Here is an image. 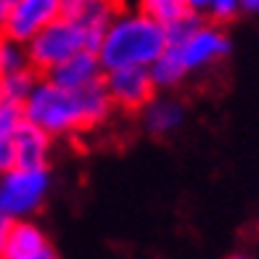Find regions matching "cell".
<instances>
[{
    "label": "cell",
    "instance_id": "cell-8",
    "mask_svg": "<svg viewBox=\"0 0 259 259\" xmlns=\"http://www.w3.org/2000/svg\"><path fill=\"white\" fill-rule=\"evenodd\" d=\"M101 74H103V66H101L98 53L82 51L72 58H66L64 64H58L56 69H51L48 79L64 90H82V88H90L96 82H101L103 79Z\"/></svg>",
    "mask_w": 259,
    "mask_h": 259
},
{
    "label": "cell",
    "instance_id": "cell-24",
    "mask_svg": "<svg viewBox=\"0 0 259 259\" xmlns=\"http://www.w3.org/2000/svg\"><path fill=\"white\" fill-rule=\"evenodd\" d=\"M230 259H249V256H246V254H233Z\"/></svg>",
    "mask_w": 259,
    "mask_h": 259
},
{
    "label": "cell",
    "instance_id": "cell-7",
    "mask_svg": "<svg viewBox=\"0 0 259 259\" xmlns=\"http://www.w3.org/2000/svg\"><path fill=\"white\" fill-rule=\"evenodd\" d=\"M103 85L111 103L124 111L146 109L156 93V85L151 79L148 69H114V72H106Z\"/></svg>",
    "mask_w": 259,
    "mask_h": 259
},
{
    "label": "cell",
    "instance_id": "cell-16",
    "mask_svg": "<svg viewBox=\"0 0 259 259\" xmlns=\"http://www.w3.org/2000/svg\"><path fill=\"white\" fill-rule=\"evenodd\" d=\"M241 14V0H214L209 8V16L214 24H225V21L235 19Z\"/></svg>",
    "mask_w": 259,
    "mask_h": 259
},
{
    "label": "cell",
    "instance_id": "cell-13",
    "mask_svg": "<svg viewBox=\"0 0 259 259\" xmlns=\"http://www.w3.org/2000/svg\"><path fill=\"white\" fill-rule=\"evenodd\" d=\"M140 14L154 19L164 29L172 27L175 21H180L185 14H191L185 6V0H140Z\"/></svg>",
    "mask_w": 259,
    "mask_h": 259
},
{
    "label": "cell",
    "instance_id": "cell-15",
    "mask_svg": "<svg viewBox=\"0 0 259 259\" xmlns=\"http://www.w3.org/2000/svg\"><path fill=\"white\" fill-rule=\"evenodd\" d=\"M27 69H32V64L24 42H16L3 34L0 37V77L19 74V72H27Z\"/></svg>",
    "mask_w": 259,
    "mask_h": 259
},
{
    "label": "cell",
    "instance_id": "cell-18",
    "mask_svg": "<svg viewBox=\"0 0 259 259\" xmlns=\"http://www.w3.org/2000/svg\"><path fill=\"white\" fill-rule=\"evenodd\" d=\"M11 228H14V220L6 217L3 211H0V259H3V249H6V241H8Z\"/></svg>",
    "mask_w": 259,
    "mask_h": 259
},
{
    "label": "cell",
    "instance_id": "cell-3",
    "mask_svg": "<svg viewBox=\"0 0 259 259\" xmlns=\"http://www.w3.org/2000/svg\"><path fill=\"white\" fill-rule=\"evenodd\" d=\"M82 51L96 53V45H93L85 27L72 16L56 19L51 27H45L37 37H32L27 42L32 69L34 72H45V74H48L51 69H56L58 64H64L66 58L82 53Z\"/></svg>",
    "mask_w": 259,
    "mask_h": 259
},
{
    "label": "cell",
    "instance_id": "cell-1",
    "mask_svg": "<svg viewBox=\"0 0 259 259\" xmlns=\"http://www.w3.org/2000/svg\"><path fill=\"white\" fill-rule=\"evenodd\" d=\"M111 106L114 103L106 93L103 79L82 90H64L53 85L51 79H42L34 85L21 111H24L27 122L56 138L98 127L101 122L109 119Z\"/></svg>",
    "mask_w": 259,
    "mask_h": 259
},
{
    "label": "cell",
    "instance_id": "cell-10",
    "mask_svg": "<svg viewBox=\"0 0 259 259\" xmlns=\"http://www.w3.org/2000/svg\"><path fill=\"white\" fill-rule=\"evenodd\" d=\"M48 238L45 233L29 220H19L14 222V228L8 233L6 249H3V259H29L34 254H40L48 249Z\"/></svg>",
    "mask_w": 259,
    "mask_h": 259
},
{
    "label": "cell",
    "instance_id": "cell-20",
    "mask_svg": "<svg viewBox=\"0 0 259 259\" xmlns=\"http://www.w3.org/2000/svg\"><path fill=\"white\" fill-rule=\"evenodd\" d=\"M211 3H214V0H185V6H188V11H191V14H198V16H204V14H209V8H211Z\"/></svg>",
    "mask_w": 259,
    "mask_h": 259
},
{
    "label": "cell",
    "instance_id": "cell-21",
    "mask_svg": "<svg viewBox=\"0 0 259 259\" xmlns=\"http://www.w3.org/2000/svg\"><path fill=\"white\" fill-rule=\"evenodd\" d=\"M16 3H19V0H0V27L6 24V19H8L11 11L16 8Z\"/></svg>",
    "mask_w": 259,
    "mask_h": 259
},
{
    "label": "cell",
    "instance_id": "cell-19",
    "mask_svg": "<svg viewBox=\"0 0 259 259\" xmlns=\"http://www.w3.org/2000/svg\"><path fill=\"white\" fill-rule=\"evenodd\" d=\"M88 3H90V0H61V11H64V16H74Z\"/></svg>",
    "mask_w": 259,
    "mask_h": 259
},
{
    "label": "cell",
    "instance_id": "cell-22",
    "mask_svg": "<svg viewBox=\"0 0 259 259\" xmlns=\"http://www.w3.org/2000/svg\"><path fill=\"white\" fill-rule=\"evenodd\" d=\"M241 11L251 16H259V0H241Z\"/></svg>",
    "mask_w": 259,
    "mask_h": 259
},
{
    "label": "cell",
    "instance_id": "cell-9",
    "mask_svg": "<svg viewBox=\"0 0 259 259\" xmlns=\"http://www.w3.org/2000/svg\"><path fill=\"white\" fill-rule=\"evenodd\" d=\"M48 156H51V135L24 119L14 135V167L48 169Z\"/></svg>",
    "mask_w": 259,
    "mask_h": 259
},
{
    "label": "cell",
    "instance_id": "cell-6",
    "mask_svg": "<svg viewBox=\"0 0 259 259\" xmlns=\"http://www.w3.org/2000/svg\"><path fill=\"white\" fill-rule=\"evenodd\" d=\"M61 16H64L61 0H19L0 29H3L6 37L16 42H29Z\"/></svg>",
    "mask_w": 259,
    "mask_h": 259
},
{
    "label": "cell",
    "instance_id": "cell-2",
    "mask_svg": "<svg viewBox=\"0 0 259 259\" xmlns=\"http://www.w3.org/2000/svg\"><path fill=\"white\" fill-rule=\"evenodd\" d=\"M167 51V29L143 14H119L106 29L98 58L103 72L114 69H151Z\"/></svg>",
    "mask_w": 259,
    "mask_h": 259
},
{
    "label": "cell",
    "instance_id": "cell-23",
    "mask_svg": "<svg viewBox=\"0 0 259 259\" xmlns=\"http://www.w3.org/2000/svg\"><path fill=\"white\" fill-rule=\"evenodd\" d=\"M29 259H58V254L51 249V246H48V249H45V251H40V254H34V256H29Z\"/></svg>",
    "mask_w": 259,
    "mask_h": 259
},
{
    "label": "cell",
    "instance_id": "cell-14",
    "mask_svg": "<svg viewBox=\"0 0 259 259\" xmlns=\"http://www.w3.org/2000/svg\"><path fill=\"white\" fill-rule=\"evenodd\" d=\"M148 72H151V79H154L156 88H178L180 82L188 77L185 69H183V64L178 61V56H175L169 48L156 58L154 66H151Z\"/></svg>",
    "mask_w": 259,
    "mask_h": 259
},
{
    "label": "cell",
    "instance_id": "cell-12",
    "mask_svg": "<svg viewBox=\"0 0 259 259\" xmlns=\"http://www.w3.org/2000/svg\"><path fill=\"white\" fill-rule=\"evenodd\" d=\"M34 85H37V79H34L32 69L19 72V74L0 77V103H6V106H24V101L29 98V93L34 90Z\"/></svg>",
    "mask_w": 259,
    "mask_h": 259
},
{
    "label": "cell",
    "instance_id": "cell-4",
    "mask_svg": "<svg viewBox=\"0 0 259 259\" xmlns=\"http://www.w3.org/2000/svg\"><path fill=\"white\" fill-rule=\"evenodd\" d=\"M51 191L48 169H21L11 167L0 175V211L14 222L27 220L45 204Z\"/></svg>",
    "mask_w": 259,
    "mask_h": 259
},
{
    "label": "cell",
    "instance_id": "cell-17",
    "mask_svg": "<svg viewBox=\"0 0 259 259\" xmlns=\"http://www.w3.org/2000/svg\"><path fill=\"white\" fill-rule=\"evenodd\" d=\"M14 167V135H0V175Z\"/></svg>",
    "mask_w": 259,
    "mask_h": 259
},
{
    "label": "cell",
    "instance_id": "cell-5",
    "mask_svg": "<svg viewBox=\"0 0 259 259\" xmlns=\"http://www.w3.org/2000/svg\"><path fill=\"white\" fill-rule=\"evenodd\" d=\"M167 48L178 56L185 74H196V72H204V69H211L220 61H225L230 53V37L220 24H206L204 21L185 40L167 45Z\"/></svg>",
    "mask_w": 259,
    "mask_h": 259
},
{
    "label": "cell",
    "instance_id": "cell-11",
    "mask_svg": "<svg viewBox=\"0 0 259 259\" xmlns=\"http://www.w3.org/2000/svg\"><path fill=\"white\" fill-rule=\"evenodd\" d=\"M183 119H185V109L175 98H156L143 109V124L156 138L172 135L175 130H180Z\"/></svg>",
    "mask_w": 259,
    "mask_h": 259
}]
</instances>
